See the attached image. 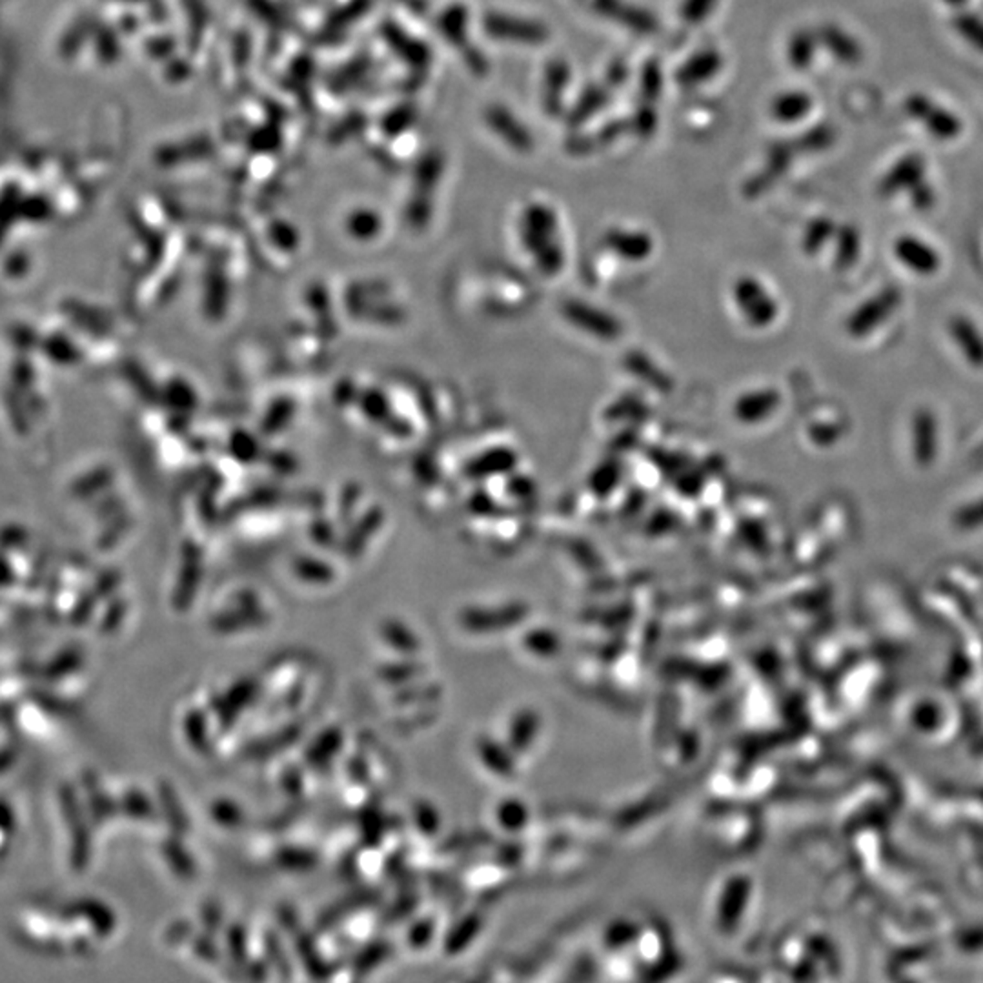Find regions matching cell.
Here are the masks:
<instances>
[{
    "label": "cell",
    "mask_w": 983,
    "mask_h": 983,
    "mask_svg": "<svg viewBox=\"0 0 983 983\" xmlns=\"http://www.w3.org/2000/svg\"><path fill=\"white\" fill-rule=\"evenodd\" d=\"M897 302H899L897 289L887 288L879 291L876 297H872L861 308H857L856 313L848 319V331L856 337H861L863 333L874 329L879 322H883L892 313Z\"/></svg>",
    "instance_id": "obj_1"
},
{
    "label": "cell",
    "mask_w": 983,
    "mask_h": 983,
    "mask_svg": "<svg viewBox=\"0 0 983 983\" xmlns=\"http://www.w3.org/2000/svg\"><path fill=\"white\" fill-rule=\"evenodd\" d=\"M486 27L492 35L506 40H517L526 44H537L542 42L548 35V31L532 20L524 18H510V16H490L486 22Z\"/></svg>",
    "instance_id": "obj_2"
},
{
    "label": "cell",
    "mask_w": 983,
    "mask_h": 983,
    "mask_svg": "<svg viewBox=\"0 0 983 983\" xmlns=\"http://www.w3.org/2000/svg\"><path fill=\"white\" fill-rule=\"evenodd\" d=\"M896 257L917 273H934L939 268L937 253L916 237H899L894 244Z\"/></svg>",
    "instance_id": "obj_3"
},
{
    "label": "cell",
    "mask_w": 983,
    "mask_h": 983,
    "mask_svg": "<svg viewBox=\"0 0 983 983\" xmlns=\"http://www.w3.org/2000/svg\"><path fill=\"white\" fill-rule=\"evenodd\" d=\"M719 67H721L719 55L714 49H706L690 56V60L681 66L675 78L683 86H695L699 82L712 78Z\"/></svg>",
    "instance_id": "obj_4"
},
{
    "label": "cell",
    "mask_w": 983,
    "mask_h": 983,
    "mask_svg": "<svg viewBox=\"0 0 983 983\" xmlns=\"http://www.w3.org/2000/svg\"><path fill=\"white\" fill-rule=\"evenodd\" d=\"M936 455V421L928 410L914 417V457L919 464H928Z\"/></svg>",
    "instance_id": "obj_5"
},
{
    "label": "cell",
    "mask_w": 983,
    "mask_h": 983,
    "mask_svg": "<svg viewBox=\"0 0 983 983\" xmlns=\"http://www.w3.org/2000/svg\"><path fill=\"white\" fill-rule=\"evenodd\" d=\"M568 76H570V71L562 60H553L548 64L544 71V87H542L544 102L542 104L550 115H555L561 107L559 100L562 98V91L566 87Z\"/></svg>",
    "instance_id": "obj_6"
},
{
    "label": "cell",
    "mask_w": 983,
    "mask_h": 983,
    "mask_svg": "<svg viewBox=\"0 0 983 983\" xmlns=\"http://www.w3.org/2000/svg\"><path fill=\"white\" fill-rule=\"evenodd\" d=\"M950 328H952V337L959 344L965 357L974 366H983V339L979 337L974 324L963 317H956L952 319Z\"/></svg>",
    "instance_id": "obj_7"
},
{
    "label": "cell",
    "mask_w": 983,
    "mask_h": 983,
    "mask_svg": "<svg viewBox=\"0 0 983 983\" xmlns=\"http://www.w3.org/2000/svg\"><path fill=\"white\" fill-rule=\"evenodd\" d=\"M490 117H492L490 120L495 126V129H499V133L504 135V138L510 144H513V147H517V149L530 147V135L526 133L522 124L513 118V115L510 111H506L504 107H495V109H492Z\"/></svg>",
    "instance_id": "obj_8"
},
{
    "label": "cell",
    "mask_w": 983,
    "mask_h": 983,
    "mask_svg": "<svg viewBox=\"0 0 983 983\" xmlns=\"http://www.w3.org/2000/svg\"><path fill=\"white\" fill-rule=\"evenodd\" d=\"M380 633L388 641V644H391L397 650L413 652L419 646L417 639L411 635V632L404 624H400L397 621H386L380 626Z\"/></svg>",
    "instance_id": "obj_9"
},
{
    "label": "cell",
    "mask_w": 983,
    "mask_h": 983,
    "mask_svg": "<svg viewBox=\"0 0 983 983\" xmlns=\"http://www.w3.org/2000/svg\"><path fill=\"white\" fill-rule=\"evenodd\" d=\"M806 107L808 104L805 96H801L799 93H788V95H781L774 102L772 111L775 118L779 120H794V118H799V115H803Z\"/></svg>",
    "instance_id": "obj_10"
},
{
    "label": "cell",
    "mask_w": 983,
    "mask_h": 983,
    "mask_svg": "<svg viewBox=\"0 0 983 983\" xmlns=\"http://www.w3.org/2000/svg\"><path fill=\"white\" fill-rule=\"evenodd\" d=\"M604 100H606V91L603 87H599V86H593L592 89H588V91H584L581 95L577 107H573V111H572V118L573 120L575 118L577 120L586 118L588 115L595 113L603 106Z\"/></svg>",
    "instance_id": "obj_11"
},
{
    "label": "cell",
    "mask_w": 983,
    "mask_h": 983,
    "mask_svg": "<svg viewBox=\"0 0 983 983\" xmlns=\"http://www.w3.org/2000/svg\"><path fill=\"white\" fill-rule=\"evenodd\" d=\"M715 2L717 0H683L681 18L688 24H699L708 18L712 9L715 7Z\"/></svg>",
    "instance_id": "obj_12"
},
{
    "label": "cell",
    "mask_w": 983,
    "mask_h": 983,
    "mask_svg": "<svg viewBox=\"0 0 983 983\" xmlns=\"http://www.w3.org/2000/svg\"><path fill=\"white\" fill-rule=\"evenodd\" d=\"M659 87H661V75H659V69L655 64H646L644 71H643V76H641V91L643 95L652 100L654 96L659 95Z\"/></svg>",
    "instance_id": "obj_13"
},
{
    "label": "cell",
    "mask_w": 983,
    "mask_h": 983,
    "mask_svg": "<svg viewBox=\"0 0 983 983\" xmlns=\"http://www.w3.org/2000/svg\"><path fill=\"white\" fill-rule=\"evenodd\" d=\"M191 714H197V715H189L187 719V735L189 739L193 741V745L200 746V745H206V730H204V719L200 715V712H191Z\"/></svg>",
    "instance_id": "obj_14"
},
{
    "label": "cell",
    "mask_w": 983,
    "mask_h": 983,
    "mask_svg": "<svg viewBox=\"0 0 983 983\" xmlns=\"http://www.w3.org/2000/svg\"><path fill=\"white\" fill-rule=\"evenodd\" d=\"M213 812H215L217 817H220V819L226 821V823H229L231 817H233V819H238V817H240V810H238L233 803H229V801H226V803H217V805L213 806Z\"/></svg>",
    "instance_id": "obj_15"
}]
</instances>
